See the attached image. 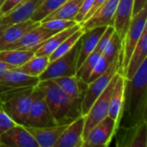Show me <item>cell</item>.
<instances>
[{"label": "cell", "instance_id": "cell-14", "mask_svg": "<svg viewBox=\"0 0 147 147\" xmlns=\"http://www.w3.org/2000/svg\"><path fill=\"white\" fill-rule=\"evenodd\" d=\"M84 116L71 122L64 130L54 147H84Z\"/></svg>", "mask_w": 147, "mask_h": 147}, {"label": "cell", "instance_id": "cell-6", "mask_svg": "<svg viewBox=\"0 0 147 147\" xmlns=\"http://www.w3.org/2000/svg\"><path fill=\"white\" fill-rule=\"evenodd\" d=\"M120 76L117 72L111 79L103 92L98 96V98L94 102L89 112L84 115V140L90 132V130L109 115V101L110 96L113 92L115 83Z\"/></svg>", "mask_w": 147, "mask_h": 147}, {"label": "cell", "instance_id": "cell-16", "mask_svg": "<svg viewBox=\"0 0 147 147\" xmlns=\"http://www.w3.org/2000/svg\"><path fill=\"white\" fill-rule=\"evenodd\" d=\"M67 125L53 127H25L31 134L38 147H54Z\"/></svg>", "mask_w": 147, "mask_h": 147}, {"label": "cell", "instance_id": "cell-26", "mask_svg": "<svg viewBox=\"0 0 147 147\" xmlns=\"http://www.w3.org/2000/svg\"><path fill=\"white\" fill-rule=\"evenodd\" d=\"M49 65V59L47 56H35L34 55L30 59L25 62L16 70L27 74L31 77L39 78V76L47 69Z\"/></svg>", "mask_w": 147, "mask_h": 147}, {"label": "cell", "instance_id": "cell-36", "mask_svg": "<svg viewBox=\"0 0 147 147\" xmlns=\"http://www.w3.org/2000/svg\"><path fill=\"white\" fill-rule=\"evenodd\" d=\"M24 0H5L4 3L0 7V10L3 15L9 12L13 9H15L16 6H18L20 3H22Z\"/></svg>", "mask_w": 147, "mask_h": 147}, {"label": "cell", "instance_id": "cell-40", "mask_svg": "<svg viewBox=\"0 0 147 147\" xmlns=\"http://www.w3.org/2000/svg\"><path fill=\"white\" fill-rule=\"evenodd\" d=\"M4 1H5V0H0V7H1V6H2V4L4 3Z\"/></svg>", "mask_w": 147, "mask_h": 147}, {"label": "cell", "instance_id": "cell-39", "mask_svg": "<svg viewBox=\"0 0 147 147\" xmlns=\"http://www.w3.org/2000/svg\"><path fill=\"white\" fill-rule=\"evenodd\" d=\"M9 25H8V24H6V25H0V36L2 35V34L4 32V30L9 27Z\"/></svg>", "mask_w": 147, "mask_h": 147}, {"label": "cell", "instance_id": "cell-5", "mask_svg": "<svg viewBox=\"0 0 147 147\" xmlns=\"http://www.w3.org/2000/svg\"><path fill=\"white\" fill-rule=\"evenodd\" d=\"M78 50L79 40L69 52L49 63L47 69L39 76V80L44 81L61 77L75 76L77 71Z\"/></svg>", "mask_w": 147, "mask_h": 147}, {"label": "cell", "instance_id": "cell-17", "mask_svg": "<svg viewBox=\"0 0 147 147\" xmlns=\"http://www.w3.org/2000/svg\"><path fill=\"white\" fill-rule=\"evenodd\" d=\"M51 80H53L73 102L81 105L88 85L87 84L78 78L76 75L57 78Z\"/></svg>", "mask_w": 147, "mask_h": 147}, {"label": "cell", "instance_id": "cell-25", "mask_svg": "<svg viewBox=\"0 0 147 147\" xmlns=\"http://www.w3.org/2000/svg\"><path fill=\"white\" fill-rule=\"evenodd\" d=\"M84 0H66L59 9L46 16L40 22L53 20L64 19L75 21V17L83 3Z\"/></svg>", "mask_w": 147, "mask_h": 147}, {"label": "cell", "instance_id": "cell-42", "mask_svg": "<svg viewBox=\"0 0 147 147\" xmlns=\"http://www.w3.org/2000/svg\"><path fill=\"white\" fill-rule=\"evenodd\" d=\"M24 1H25V0H24Z\"/></svg>", "mask_w": 147, "mask_h": 147}, {"label": "cell", "instance_id": "cell-12", "mask_svg": "<svg viewBox=\"0 0 147 147\" xmlns=\"http://www.w3.org/2000/svg\"><path fill=\"white\" fill-rule=\"evenodd\" d=\"M122 130L119 135L116 146L124 147H146L147 125L146 121H142L127 127H118Z\"/></svg>", "mask_w": 147, "mask_h": 147}, {"label": "cell", "instance_id": "cell-2", "mask_svg": "<svg viewBox=\"0 0 147 147\" xmlns=\"http://www.w3.org/2000/svg\"><path fill=\"white\" fill-rule=\"evenodd\" d=\"M36 86L43 92L56 126L70 124L82 115L80 104L73 102L53 80L39 81Z\"/></svg>", "mask_w": 147, "mask_h": 147}, {"label": "cell", "instance_id": "cell-22", "mask_svg": "<svg viewBox=\"0 0 147 147\" xmlns=\"http://www.w3.org/2000/svg\"><path fill=\"white\" fill-rule=\"evenodd\" d=\"M40 25V22L33 21L31 19L9 25L0 36V50L6 45L17 40L23 34Z\"/></svg>", "mask_w": 147, "mask_h": 147}, {"label": "cell", "instance_id": "cell-28", "mask_svg": "<svg viewBox=\"0 0 147 147\" xmlns=\"http://www.w3.org/2000/svg\"><path fill=\"white\" fill-rule=\"evenodd\" d=\"M84 34V31L81 29V28L79 29H78L77 31H75L71 35H70L68 38H66L56 49L55 51H53L48 57L49 59V63L54 61L55 59H59V57L63 56L64 54H65L67 52H69L73 46L78 41V40L80 39V37L82 36V34Z\"/></svg>", "mask_w": 147, "mask_h": 147}, {"label": "cell", "instance_id": "cell-1", "mask_svg": "<svg viewBox=\"0 0 147 147\" xmlns=\"http://www.w3.org/2000/svg\"><path fill=\"white\" fill-rule=\"evenodd\" d=\"M146 88L147 59H146L131 80L125 78L124 103L120 120V122L125 123L124 126L120 127H127L146 121Z\"/></svg>", "mask_w": 147, "mask_h": 147}, {"label": "cell", "instance_id": "cell-30", "mask_svg": "<svg viewBox=\"0 0 147 147\" xmlns=\"http://www.w3.org/2000/svg\"><path fill=\"white\" fill-rule=\"evenodd\" d=\"M101 54L102 53H100L99 52L94 50L86 58V59L83 62V64L78 68V70L76 71V77L86 84L87 80H88L90 75L91 74V71H92L94 66L96 65L98 59L100 58Z\"/></svg>", "mask_w": 147, "mask_h": 147}, {"label": "cell", "instance_id": "cell-19", "mask_svg": "<svg viewBox=\"0 0 147 147\" xmlns=\"http://www.w3.org/2000/svg\"><path fill=\"white\" fill-rule=\"evenodd\" d=\"M107 27H97L84 32L79 39V50L78 55L77 70L86 59V58L96 49L100 37Z\"/></svg>", "mask_w": 147, "mask_h": 147}, {"label": "cell", "instance_id": "cell-18", "mask_svg": "<svg viewBox=\"0 0 147 147\" xmlns=\"http://www.w3.org/2000/svg\"><path fill=\"white\" fill-rule=\"evenodd\" d=\"M39 81L38 78L20 72L15 68L8 71L0 78V93L12 89L36 86Z\"/></svg>", "mask_w": 147, "mask_h": 147}, {"label": "cell", "instance_id": "cell-3", "mask_svg": "<svg viewBox=\"0 0 147 147\" xmlns=\"http://www.w3.org/2000/svg\"><path fill=\"white\" fill-rule=\"evenodd\" d=\"M34 87H22L0 93V107L16 124L24 126L26 123Z\"/></svg>", "mask_w": 147, "mask_h": 147}, {"label": "cell", "instance_id": "cell-7", "mask_svg": "<svg viewBox=\"0 0 147 147\" xmlns=\"http://www.w3.org/2000/svg\"><path fill=\"white\" fill-rule=\"evenodd\" d=\"M147 7L132 16L128 29L123 40V59H122V76L126 71L128 61L134 49L139 42L143 31L146 28Z\"/></svg>", "mask_w": 147, "mask_h": 147}, {"label": "cell", "instance_id": "cell-23", "mask_svg": "<svg viewBox=\"0 0 147 147\" xmlns=\"http://www.w3.org/2000/svg\"><path fill=\"white\" fill-rule=\"evenodd\" d=\"M124 93H125V78L120 74L110 96L109 109V116L115 121L118 127H119V123H120L121 111L124 103Z\"/></svg>", "mask_w": 147, "mask_h": 147}, {"label": "cell", "instance_id": "cell-35", "mask_svg": "<svg viewBox=\"0 0 147 147\" xmlns=\"http://www.w3.org/2000/svg\"><path fill=\"white\" fill-rule=\"evenodd\" d=\"M95 0H84L76 17H75V22L78 23H81L83 22V21L84 20L86 15L88 14V12L90 11V8L92 7L93 3H94Z\"/></svg>", "mask_w": 147, "mask_h": 147}, {"label": "cell", "instance_id": "cell-15", "mask_svg": "<svg viewBox=\"0 0 147 147\" xmlns=\"http://www.w3.org/2000/svg\"><path fill=\"white\" fill-rule=\"evenodd\" d=\"M43 0H25L9 12L0 17V25H11L22 22L31 18L34 12Z\"/></svg>", "mask_w": 147, "mask_h": 147}, {"label": "cell", "instance_id": "cell-33", "mask_svg": "<svg viewBox=\"0 0 147 147\" xmlns=\"http://www.w3.org/2000/svg\"><path fill=\"white\" fill-rule=\"evenodd\" d=\"M115 33V28L114 26H107L106 29L104 30V32L102 33V36L100 37L98 43L96 47V51L99 52L100 53H102V51L104 50L105 47L107 46V44L109 43L111 36L113 35V34Z\"/></svg>", "mask_w": 147, "mask_h": 147}, {"label": "cell", "instance_id": "cell-13", "mask_svg": "<svg viewBox=\"0 0 147 147\" xmlns=\"http://www.w3.org/2000/svg\"><path fill=\"white\" fill-rule=\"evenodd\" d=\"M0 146L38 147V145L24 126L16 124L0 135Z\"/></svg>", "mask_w": 147, "mask_h": 147}, {"label": "cell", "instance_id": "cell-10", "mask_svg": "<svg viewBox=\"0 0 147 147\" xmlns=\"http://www.w3.org/2000/svg\"><path fill=\"white\" fill-rule=\"evenodd\" d=\"M58 32L47 29L42 26H38L31 31L23 34L17 40L6 45L1 50H30L35 52L44 40Z\"/></svg>", "mask_w": 147, "mask_h": 147}, {"label": "cell", "instance_id": "cell-24", "mask_svg": "<svg viewBox=\"0 0 147 147\" xmlns=\"http://www.w3.org/2000/svg\"><path fill=\"white\" fill-rule=\"evenodd\" d=\"M79 28H80V24L78 23L71 28H69L67 29H65V30H62L54 34L53 35H52L51 37H49L48 39H47L46 40L42 42L40 47L34 52V55L49 57V55L53 51H55V49L66 38H68L70 35H71L75 31H77Z\"/></svg>", "mask_w": 147, "mask_h": 147}, {"label": "cell", "instance_id": "cell-37", "mask_svg": "<svg viewBox=\"0 0 147 147\" xmlns=\"http://www.w3.org/2000/svg\"><path fill=\"white\" fill-rule=\"evenodd\" d=\"M147 0H134L133 8V16L139 13L144 8H146Z\"/></svg>", "mask_w": 147, "mask_h": 147}, {"label": "cell", "instance_id": "cell-41", "mask_svg": "<svg viewBox=\"0 0 147 147\" xmlns=\"http://www.w3.org/2000/svg\"><path fill=\"white\" fill-rule=\"evenodd\" d=\"M2 16H3V14H2V12H1V10H0V17H1Z\"/></svg>", "mask_w": 147, "mask_h": 147}, {"label": "cell", "instance_id": "cell-21", "mask_svg": "<svg viewBox=\"0 0 147 147\" xmlns=\"http://www.w3.org/2000/svg\"><path fill=\"white\" fill-rule=\"evenodd\" d=\"M146 59H147V27L132 53L123 77L127 80H131Z\"/></svg>", "mask_w": 147, "mask_h": 147}, {"label": "cell", "instance_id": "cell-34", "mask_svg": "<svg viewBox=\"0 0 147 147\" xmlns=\"http://www.w3.org/2000/svg\"><path fill=\"white\" fill-rule=\"evenodd\" d=\"M16 123L0 107V135L5 133L12 127H14Z\"/></svg>", "mask_w": 147, "mask_h": 147}, {"label": "cell", "instance_id": "cell-38", "mask_svg": "<svg viewBox=\"0 0 147 147\" xmlns=\"http://www.w3.org/2000/svg\"><path fill=\"white\" fill-rule=\"evenodd\" d=\"M107 0H95V2H94V3H93V5H92V7L90 8V11L88 12V14L86 15V16H85V18H84V20L83 21V22H84L85 20H87L88 18H90L99 8H100V6L102 4V3H104L105 2H106Z\"/></svg>", "mask_w": 147, "mask_h": 147}, {"label": "cell", "instance_id": "cell-9", "mask_svg": "<svg viewBox=\"0 0 147 147\" xmlns=\"http://www.w3.org/2000/svg\"><path fill=\"white\" fill-rule=\"evenodd\" d=\"M117 129L115 121L108 115L90 130L84 140V147L109 146Z\"/></svg>", "mask_w": 147, "mask_h": 147}, {"label": "cell", "instance_id": "cell-20", "mask_svg": "<svg viewBox=\"0 0 147 147\" xmlns=\"http://www.w3.org/2000/svg\"><path fill=\"white\" fill-rule=\"evenodd\" d=\"M134 0H119L115 17L114 28L120 38L124 40L132 16Z\"/></svg>", "mask_w": 147, "mask_h": 147}, {"label": "cell", "instance_id": "cell-29", "mask_svg": "<svg viewBox=\"0 0 147 147\" xmlns=\"http://www.w3.org/2000/svg\"><path fill=\"white\" fill-rule=\"evenodd\" d=\"M66 0H43L31 16V20L40 22L46 16L59 9Z\"/></svg>", "mask_w": 147, "mask_h": 147}, {"label": "cell", "instance_id": "cell-4", "mask_svg": "<svg viewBox=\"0 0 147 147\" xmlns=\"http://www.w3.org/2000/svg\"><path fill=\"white\" fill-rule=\"evenodd\" d=\"M122 59H123V48H121L119 54L116 56L115 60L110 64V65L106 70V71L103 74H102L100 77L93 80L91 83L88 84L84 96L80 105L82 115L84 116L89 112L94 102L103 92V90L106 89V87L111 81L112 78L117 72L122 75Z\"/></svg>", "mask_w": 147, "mask_h": 147}, {"label": "cell", "instance_id": "cell-8", "mask_svg": "<svg viewBox=\"0 0 147 147\" xmlns=\"http://www.w3.org/2000/svg\"><path fill=\"white\" fill-rule=\"evenodd\" d=\"M56 126L49 108L45 100L43 92L34 86L32 93V101L24 127H53Z\"/></svg>", "mask_w": 147, "mask_h": 147}, {"label": "cell", "instance_id": "cell-11", "mask_svg": "<svg viewBox=\"0 0 147 147\" xmlns=\"http://www.w3.org/2000/svg\"><path fill=\"white\" fill-rule=\"evenodd\" d=\"M119 0H107L87 20L79 23L81 29L85 32L102 26H114L115 17Z\"/></svg>", "mask_w": 147, "mask_h": 147}, {"label": "cell", "instance_id": "cell-32", "mask_svg": "<svg viewBox=\"0 0 147 147\" xmlns=\"http://www.w3.org/2000/svg\"><path fill=\"white\" fill-rule=\"evenodd\" d=\"M78 24L75 21L72 20H64V19H53L46 21L43 22H40V26L43 28H46L50 30H53L56 32H59L65 29H67L69 28H71Z\"/></svg>", "mask_w": 147, "mask_h": 147}, {"label": "cell", "instance_id": "cell-27", "mask_svg": "<svg viewBox=\"0 0 147 147\" xmlns=\"http://www.w3.org/2000/svg\"><path fill=\"white\" fill-rule=\"evenodd\" d=\"M34 55L30 50H0V61L15 67H19Z\"/></svg>", "mask_w": 147, "mask_h": 147}, {"label": "cell", "instance_id": "cell-31", "mask_svg": "<svg viewBox=\"0 0 147 147\" xmlns=\"http://www.w3.org/2000/svg\"><path fill=\"white\" fill-rule=\"evenodd\" d=\"M122 46H123L122 40L120 38V36L115 31V33L111 36L109 43L107 44V46L105 47L104 50L102 51L101 56L109 64H111L115 60L116 56L119 54L120 51L122 48Z\"/></svg>", "mask_w": 147, "mask_h": 147}]
</instances>
